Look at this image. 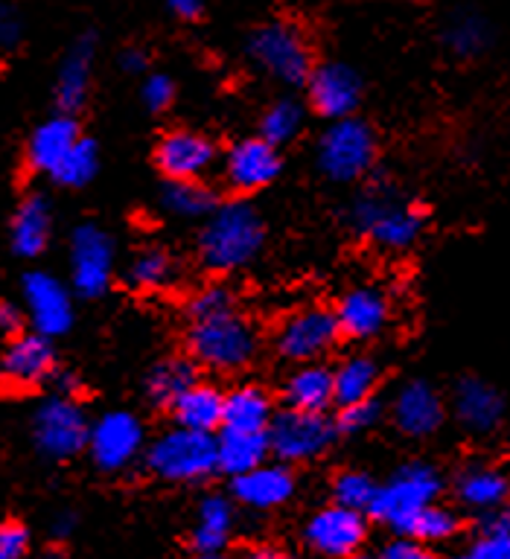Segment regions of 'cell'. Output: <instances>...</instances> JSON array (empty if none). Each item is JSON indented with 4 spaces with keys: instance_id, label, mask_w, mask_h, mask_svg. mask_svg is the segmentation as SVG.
Returning <instances> with one entry per match:
<instances>
[{
    "instance_id": "db71d44e",
    "label": "cell",
    "mask_w": 510,
    "mask_h": 559,
    "mask_svg": "<svg viewBox=\"0 0 510 559\" xmlns=\"http://www.w3.org/2000/svg\"><path fill=\"white\" fill-rule=\"evenodd\" d=\"M242 559H292V557L281 548H254V550H248V554H242Z\"/></svg>"
},
{
    "instance_id": "f35d334b",
    "label": "cell",
    "mask_w": 510,
    "mask_h": 559,
    "mask_svg": "<svg viewBox=\"0 0 510 559\" xmlns=\"http://www.w3.org/2000/svg\"><path fill=\"white\" fill-rule=\"evenodd\" d=\"M377 492L379 484L361 469H344L333 478V504H342L347 510L370 513Z\"/></svg>"
},
{
    "instance_id": "ffe728a7",
    "label": "cell",
    "mask_w": 510,
    "mask_h": 559,
    "mask_svg": "<svg viewBox=\"0 0 510 559\" xmlns=\"http://www.w3.org/2000/svg\"><path fill=\"white\" fill-rule=\"evenodd\" d=\"M391 417H394V426L408 437H429L435 435L443 419H447V408H443V400L440 393L431 388L429 382H405L394 396V405H391Z\"/></svg>"
},
{
    "instance_id": "52a82bcc",
    "label": "cell",
    "mask_w": 510,
    "mask_h": 559,
    "mask_svg": "<svg viewBox=\"0 0 510 559\" xmlns=\"http://www.w3.org/2000/svg\"><path fill=\"white\" fill-rule=\"evenodd\" d=\"M351 225L382 251H405L423 234V216L382 190L365 192L353 201Z\"/></svg>"
},
{
    "instance_id": "b9f144b4",
    "label": "cell",
    "mask_w": 510,
    "mask_h": 559,
    "mask_svg": "<svg viewBox=\"0 0 510 559\" xmlns=\"http://www.w3.org/2000/svg\"><path fill=\"white\" fill-rule=\"evenodd\" d=\"M379 419H382V405L370 396V400L353 402V405H342L339 417H335V428L342 435H361L377 426Z\"/></svg>"
},
{
    "instance_id": "d4e9b609",
    "label": "cell",
    "mask_w": 510,
    "mask_h": 559,
    "mask_svg": "<svg viewBox=\"0 0 510 559\" xmlns=\"http://www.w3.org/2000/svg\"><path fill=\"white\" fill-rule=\"evenodd\" d=\"M283 402H286V408L324 414L327 405L335 402L333 370L321 361L295 365V370L283 379Z\"/></svg>"
},
{
    "instance_id": "83f0119b",
    "label": "cell",
    "mask_w": 510,
    "mask_h": 559,
    "mask_svg": "<svg viewBox=\"0 0 510 559\" xmlns=\"http://www.w3.org/2000/svg\"><path fill=\"white\" fill-rule=\"evenodd\" d=\"M225 396L228 393H222L216 384L199 382L185 396H178L169 411H173L176 426L211 435L213 428H220L225 423Z\"/></svg>"
},
{
    "instance_id": "3957f363",
    "label": "cell",
    "mask_w": 510,
    "mask_h": 559,
    "mask_svg": "<svg viewBox=\"0 0 510 559\" xmlns=\"http://www.w3.org/2000/svg\"><path fill=\"white\" fill-rule=\"evenodd\" d=\"M146 469L167 484H195L220 472V437L193 428H169L146 445Z\"/></svg>"
},
{
    "instance_id": "277c9868",
    "label": "cell",
    "mask_w": 510,
    "mask_h": 559,
    "mask_svg": "<svg viewBox=\"0 0 510 559\" xmlns=\"http://www.w3.org/2000/svg\"><path fill=\"white\" fill-rule=\"evenodd\" d=\"M440 489H443V478H440V472L435 466L423 461L405 463L386 484H379L370 515L379 524L391 527L396 536H405V531L412 527L414 519L426 507L438 504Z\"/></svg>"
},
{
    "instance_id": "5b68a950",
    "label": "cell",
    "mask_w": 510,
    "mask_h": 559,
    "mask_svg": "<svg viewBox=\"0 0 510 559\" xmlns=\"http://www.w3.org/2000/svg\"><path fill=\"white\" fill-rule=\"evenodd\" d=\"M248 56L283 85H307L316 64V52L307 33L292 21H269L248 38Z\"/></svg>"
},
{
    "instance_id": "d6986e66",
    "label": "cell",
    "mask_w": 510,
    "mask_h": 559,
    "mask_svg": "<svg viewBox=\"0 0 510 559\" xmlns=\"http://www.w3.org/2000/svg\"><path fill=\"white\" fill-rule=\"evenodd\" d=\"M335 318H339V326H342L344 338H377L379 332L388 326L391 304H388L386 292H379L377 286L347 288L342 295V300L335 304Z\"/></svg>"
},
{
    "instance_id": "6f0895ef",
    "label": "cell",
    "mask_w": 510,
    "mask_h": 559,
    "mask_svg": "<svg viewBox=\"0 0 510 559\" xmlns=\"http://www.w3.org/2000/svg\"><path fill=\"white\" fill-rule=\"evenodd\" d=\"M351 559H382V557H368V554H356V557H351Z\"/></svg>"
},
{
    "instance_id": "f5cc1de1",
    "label": "cell",
    "mask_w": 510,
    "mask_h": 559,
    "mask_svg": "<svg viewBox=\"0 0 510 559\" xmlns=\"http://www.w3.org/2000/svg\"><path fill=\"white\" fill-rule=\"evenodd\" d=\"M50 382L56 384V391H59V396H76V391H80V379L73 373H68V370H62V373H54V379Z\"/></svg>"
},
{
    "instance_id": "9c48e42d",
    "label": "cell",
    "mask_w": 510,
    "mask_h": 559,
    "mask_svg": "<svg viewBox=\"0 0 510 559\" xmlns=\"http://www.w3.org/2000/svg\"><path fill=\"white\" fill-rule=\"evenodd\" d=\"M339 338H342V326L335 312L324 306H304L289 318H283L274 332V349L292 365H312L321 361Z\"/></svg>"
},
{
    "instance_id": "bcb514c9",
    "label": "cell",
    "mask_w": 510,
    "mask_h": 559,
    "mask_svg": "<svg viewBox=\"0 0 510 559\" xmlns=\"http://www.w3.org/2000/svg\"><path fill=\"white\" fill-rule=\"evenodd\" d=\"M473 545L484 559H510V533H482Z\"/></svg>"
},
{
    "instance_id": "7402d4cb",
    "label": "cell",
    "mask_w": 510,
    "mask_h": 559,
    "mask_svg": "<svg viewBox=\"0 0 510 559\" xmlns=\"http://www.w3.org/2000/svg\"><path fill=\"white\" fill-rule=\"evenodd\" d=\"M94 52H97L94 35H82L80 41L68 50L62 64H59V76H56V105H59V114H71L73 117L82 105L88 103Z\"/></svg>"
},
{
    "instance_id": "681fc988",
    "label": "cell",
    "mask_w": 510,
    "mask_h": 559,
    "mask_svg": "<svg viewBox=\"0 0 510 559\" xmlns=\"http://www.w3.org/2000/svg\"><path fill=\"white\" fill-rule=\"evenodd\" d=\"M120 68L126 73H143L150 68V52L141 50V47H126L123 56H120Z\"/></svg>"
},
{
    "instance_id": "cb8c5ba5",
    "label": "cell",
    "mask_w": 510,
    "mask_h": 559,
    "mask_svg": "<svg viewBox=\"0 0 510 559\" xmlns=\"http://www.w3.org/2000/svg\"><path fill=\"white\" fill-rule=\"evenodd\" d=\"M455 414L458 423L473 431V435H487L501 423L505 414V400L501 393L484 379L466 376L455 388Z\"/></svg>"
},
{
    "instance_id": "4fadbf2b",
    "label": "cell",
    "mask_w": 510,
    "mask_h": 559,
    "mask_svg": "<svg viewBox=\"0 0 510 559\" xmlns=\"http://www.w3.org/2000/svg\"><path fill=\"white\" fill-rule=\"evenodd\" d=\"M146 435L141 419L129 411H108L91 426L88 454L103 472H123L143 452Z\"/></svg>"
},
{
    "instance_id": "5bb4252c",
    "label": "cell",
    "mask_w": 510,
    "mask_h": 559,
    "mask_svg": "<svg viewBox=\"0 0 510 559\" xmlns=\"http://www.w3.org/2000/svg\"><path fill=\"white\" fill-rule=\"evenodd\" d=\"M24 312L38 335L56 338L73 326V297L62 280L47 271H29L21 283Z\"/></svg>"
},
{
    "instance_id": "74e56055",
    "label": "cell",
    "mask_w": 510,
    "mask_h": 559,
    "mask_svg": "<svg viewBox=\"0 0 510 559\" xmlns=\"http://www.w3.org/2000/svg\"><path fill=\"white\" fill-rule=\"evenodd\" d=\"M99 169V148L97 143L91 138H82L73 152L64 157L62 164L56 166V173L50 175L56 183H62V187H85V183L94 181V175Z\"/></svg>"
},
{
    "instance_id": "60d3db41",
    "label": "cell",
    "mask_w": 510,
    "mask_h": 559,
    "mask_svg": "<svg viewBox=\"0 0 510 559\" xmlns=\"http://www.w3.org/2000/svg\"><path fill=\"white\" fill-rule=\"evenodd\" d=\"M187 309H190L193 321H204V318H220V314L234 312L237 300H234V292L225 283H211V286H202L190 297Z\"/></svg>"
},
{
    "instance_id": "e0dca14e",
    "label": "cell",
    "mask_w": 510,
    "mask_h": 559,
    "mask_svg": "<svg viewBox=\"0 0 510 559\" xmlns=\"http://www.w3.org/2000/svg\"><path fill=\"white\" fill-rule=\"evenodd\" d=\"M155 164L169 181H202V175L216 164V146L199 131H167L155 148Z\"/></svg>"
},
{
    "instance_id": "8fae6325",
    "label": "cell",
    "mask_w": 510,
    "mask_h": 559,
    "mask_svg": "<svg viewBox=\"0 0 510 559\" xmlns=\"http://www.w3.org/2000/svg\"><path fill=\"white\" fill-rule=\"evenodd\" d=\"M115 277V242L99 225H80L71 236V286L80 297L106 295Z\"/></svg>"
},
{
    "instance_id": "11a10c76",
    "label": "cell",
    "mask_w": 510,
    "mask_h": 559,
    "mask_svg": "<svg viewBox=\"0 0 510 559\" xmlns=\"http://www.w3.org/2000/svg\"><path fill=\"white\" fill-rule=\"evenodd\" d=\"M452 559H484L482 554H478V548H475V545H470V548L464 550V554H458V557H452Z\"/></svg>"
},
{
    "instance_id": "2e32d148",
    "label": "cell",
    "mask_w": 510,
    "mask_h": 559,
    "mask_svg": "<svg viewBox=\"0 0 510 559\" xmlns=\"http://www.w3.org/2000/svg\"><path fill=\"white\" fill-rule=\"evenodd\" d=\"M281 152L265 138L239 140L225 155V181L234 192H260L281 175Z\"/></svg>"
},
{
    "instance_id": "ee69618b",
    "label": "cell",
    "mask_w": 510,
    "mask_h": 559,
    "mask_svg": "<svg viewBox=\"0 0 510 559\" xmlns=\"http://www.w3.org/2000/svg\"><path fill=\"white\" fill-rule=\"evenodd\" d=\"M29 550V531L10 519L0 527V559H24Z\"/></svg>"
},
{
    "instance_id": "30bf717a",
    "label": "cell",
    "mask_w": 510,
    "mask_h": 559,
    "mask_svg": "<svg viewBox=\"0 0 510 559\" xmlns=\"http://www.w3.org/2000/svg\"><path fill=\"white\" fill-rule=\"evenodd\" d=\"M335 431V423H330L324 414L286 408L272 419L269 443L281 463H307L330 449Z\"/></svg>"
},
{
    "instance_id": "f907efd6",
    "label": "cell",
    "mask_w": 510,
    "mask_h": 559,
    "mask_svg": "<svg viewBox=\"0 0 510 559\" xmlns=\"http://www.w3.org/2000/svg\"><path fill=\"white\" fill-rule=\"evenodd\" d=\"M21 38V21L12 15V9H3V24H0V41L3 47H15Z\"/></svg>"
},
{
    "instance_id": "44dd1931",
    "label": "cell",
    "mask_w": 510,
    "mask_h": 559,
    "mask_svg": "<svg viewBox=\"0 0 510 559\" xmlns=\"http://www.w3.org/2000/svg\"><path fill=\"white\" fill-rule=\"evenodd\" d=\"M230 496L248 510H260V513L277 510L295 496V475L286 463H263V466L234 478Z\"/></svg>"
},
{
    "instance_id": "484cf974",
    "label": "cell",
    "mask_w": 510,
    "mask_h": 559,
    "mask_svg": "<svg viewBox=\"0 0 510 559\" xmlns=\"http://www.w3.org/2000/svg\"><path fill=\"white\" fill-rule=\"evenodd\" d=\"M455 496L473 513H496L508 504L510 480L505 472L475 463L455 478Z\"/></svg>"
},
{
    "instance_id": "4dcf8cb0",
    "label": "cell",
    "mask_w": 510,
    "mask_h": 559,
    "mask_svg": "<svg viewBox=\"0 0 510 559\" xmlns=\"http://www.w3.org/2000/svg\"><path fill=\"white\" fill-rule=\"evenodd\" d=\"M272 419V396L257 384H239L225 396L222 428L228 431H269Z\"/></svg>"
},
{
    "instance_id": "9a60e30c",
    "label": "cell",
    "mask_w": 510,
    "mask_h": 559,
    "mask_svg": "<svg viewBox=\"0 0 510 559\" xmlns=\"http://www.w3.org/2000/svg\"><path fill=\"white\" fill-rule=\"evenodd\" d=\"M307 96L312 111L327 120H344L361 103V79L359 73L342 61H321L307 82Z\"/></svg>"
},
{
    "instance_id": "e575fe53",
    "label": "cell",
    "mask_w": 510,
    "mask_h": 559,
    "mask_svg": "<svg viewBox=\"0 0 510 559\" xmlns=\"http://www.w3.org/2000/svg\"><path fill=\"white\" fill-rule=\"evenodd\" d=\"M443 44L449 47L452 56L458 59H478L487 47H490V26L482 15L473 12H458L443 29Z\"/></svg>"
},
{
    "instance_id": "ac0fdd59",
    "label": "cell",
    "mask_w": 510,
    "mask_h": 559,
    "mask_svg": "<svg viewBox=\"0 0 510 559\" xmlns=\"http://www.w3.org/2000/svg\"><path fill=\"white\" fill-rule=\"evenodd\" d=\"M3 379L12 388H38L54 379L56 353L47 335L29 332V335H15L3 349L0 358Z\"/></svg>"
},
{
    "instance_id": "f6af8a7d",
    "label": "cell",
    "mask_w": 510,
    "mask_h": 559,
    "mask_svg": "<svg viewBox=\"0 0 510 559\" xmlns=\"http://www.w3.org/2000/svg\"><path fill=\"white\" fill-rule=\"evenodd\" d=\"M382 559H440L431 545L420 539H412V536H396L382 548Z\"/></svg>"
},
{
    "instance_id": "9f6ffc18",
    "label": "cell",
    "mask_w": 510,
    "mask_h": 559,
    "mask_svg": "<svg viewBox=\"0 0 510 559\" xmlns=\"http://www.w3.org/2000/svg\"><path fill=\"white\" fill-rule=\"evenodd\" d=\"M187 559H228V557H222V554H202V550H195L193 557H187Z\"/></svg>"
},
{
    "instance_id": "7bdbcfd3",
    "label": "cell",
    "mask_w": 510,
    "mask_h": 559,
    "mask_svg": "<svg viewBox=\"0 0 510 559\" xmlns=\"http://www.w3.org/2000/svg\"><path fill=\"white\" fill-rule=\"evenodd\" d=\"M141 99L146 105V111H167L169 105L176 103V82L167 73H150L141 87Z\"/></svg>"
},
{
    "instance_id": "836d02e7",
    "label": "cell",
    "mask_w": 510,
    "mask_h": 559,
    "mask_svg": "<svg viewBox=\"0 0 510 559\" xmlns=\"http://www.w3.org/2000/svg\"><path fill=\"white\" fill-rule=\"evenodd\" d=\"M161 204L176 218H211L220 207L216 192L202 181H169L161 192Z\"/></svg>"
},
{
    "instance_id": "7c38bea8",
    "label": "cell",
    "mask_w": 510,
    "mask_h": 559,
    "mask_svg": "<svg viewBox=\"0 0 510 559\" xmlns=\"http://www.w3.org/2000/svg\"><path fill=\"white\" fill-rule=\"evenodd\" d=\"M368 539V519L359 510H347L342 504H330L309 515L304 527V542L312 554L324 559L356 557Z\"/></svg>"
},
{
    "instance_id": "680465c9",
    "label": "cell",
    "mask_w": 510,
    "mask_h": 559,
    "mask_svg": "<svg viewBox=\"0 0 510 559\" xmlns=\"http://www.w3.org/2000/svg\"><path fill=\"white\" fill-rule=\"evenodd\" d=\"M414 3H420V0H414Z\"/></svg>"
},
{
    "instance_id": "d6a6232c",
    "label": "cell",
    "mask_w": 510,
    "mask_h": 559,
    "mask_svg": "<svg viewBox=\"0 0 510 559\" xmlns=\"http://www.w3.org/2000/svg\"><path fill=\"white\" fill-rule=\"evenodd\" d=\"M335 379V402L353 405V402L370 400L379 382V365L370 356H347L333 370Z\"/></svg>"
},
{
    "instance_id": "7dc6e473",
    "label": "cell",
    "mask_w": 510,
    "mask_h": 559,
    "mask_svg": "<svg viewBox=\"0 0 510 559\" xmlns=\"http://www.w3.org/2000/svg\"><path fill=\"white\" fill-rule=\"evenodd\" d=\"M24 318H27V312L15 309V304L0 306V330L7 332V335H12V338H15V335H21Z\"/></svg>"
},
{
    "instance_id": "c3c4849f",
    "label": "cell",
    "mask_w": 510,
    "mask_h": 559,
    "mask_svg": "<svg viewBox=\"0 0 510 559\" xmlns=\"http://www.w3.org/2000/svg\"><path fill=\"white\" fill-rule=\"evenodd\" d=\"M164 3L181 21H199L204 15V0H164Z\"/></svg>"
},
{
    "instance_id": "8992f818",
    "label": "cell",
    "mask_w": 510,
    "mask_h": 559,
    "mask_svg": "<svg viewBox=\"0 0 510 559\" xmlns=\"http://www.w3.org/2000/svg\"><path fill=\"white\" fill-rule=\"evenodd\" d=\"M318 169L335 183L359 181L377 160V134L359 117H344L327 126L316 148Z\"/></svg>"
},
{
    "instance_id": "f1b7e54d",
    "label": "cell",
    "mask_w": 510,
    "mask_h": 559,
    "mask_svg": "<svg viewBox=\"0 0 510 559\" xmlns=\"http://www.w3.org/2000/svg\"><path fill=\"white\" fill-rule=\"evenodd\" d=\"M234 519L237 515H234V504L228 496H220V492L204 496L195 510L193 548L202 554H222L234 533Z\"/></svg>"
},
{
    "instance_id": "7a4b0ae2",
    "label": "cell",
    "mask_w": 510,
    "mask_h": 559,
    "mask_svg": "<svg viewBox=\"0 0 510 559\" xmlns=\"http://www.w3.org/2000/svg\"><path fill=\"white\" fill-rule=\"evenodd\" d=\"M187 349L195 365L216 370V373H237L254 361L260 349L257 326L237 309L220 318L193 321L187 330Z\"/></svg>"
},
{
    "instance_id": "f546056e",
    "label": "cell",
    "mask_w": 510,
    "mask_h": 559,
    "mask_svg": "<svg viewBox=\"0 0 510 559\" xmlns=\"http://www.w3.org/2000/svg\"><path fill=\"white\" fill-rule=\"evenodd\" d=\"M272 452L269 431H228L222 428L220 435V472L239 478L246 472L263 466Z\"/></svg>"
},
{
    "instance_id": "8d00e7d4",
    "label": "cell",
    "mask_w": 510,
    "mask_h": 559,
    "mask_svg": "<svg viewBox=\"0 0 510 559\" xmlns=\"http://www.w3.org/2000/svg\"><path fill=\"white\" fill-rule=\"evenodd\" d=\"M304 129V108L295 99H277L265 108L260 120V138H265L272 146H286Z\"/></svg>"
},
{
    "instance_id": "603a6c76",
    "label": "cell",
    "mask_w": 510,
    "mask_h": 559,
    "mask_svg": "<svg viewBox=\"0 0 510 559\" xmlns=\"http://www.w3.org/2000/svg\"><path fill=\"white\" fill-rule=\"evenodd\" d=\"M80 126L71 114H56L47 122H41L27 143V164L33 173L54 175L56 166L71 155L73 146L80 143Z\"/></svg>"
},
{
    "instance_id": "d590c367",
    "label": "cell",
    "mask_w": 510,
    "mask_h": 559,
    "mask_svg": "<svg viewBox=\"0 0 510 559\" xmlns=\"http://www.w3.org/2000/svg\"><path fill=\"white\" fill-rule=\"evenodd\" d=\"M126 280H129V286L143 288V292H158L176 280V262L164 248H143L129 265Z\"/></svg>"
},
{
    "instance_id": "1f68e13d",
    "label": "cell",
    "mask_w": 510,
    "mask_h": 559,
    "mask_svg": "<svg viewBox=\"0 0 510 559\" xmlns=\"http://www.w3.org/2000/svg\"><path fill=\"white\" fill-rule=\"evenodd\" d=\"M193 384H199L195 361H187V358H167V361L152 367V373L146 376L150 400L155 405H164V408H173V402L185 396Z\"/></svg>"
},
{
    "instance_id": "816d5d0a",
    "label": "cell",
    "mask_w": 510,
    "mask_h": 559,
    "mask_svg": "<svg viewBox=\"0 0 510 559\" xmlns=\"http://www.w3.org/2000/svg\"><path fill=\"white\" fill-rule=\"evenodd\" d=\"M73 531H76V515H73L71 510H64V513L56 515L54 524H50V536H54V539H68Z\"/></svg>"
},
{
    "instance_id": "ab89813d",
    "label": "cell",
    "mask_w": 510,
    "mask_h": 559,
    "mask_svg": "<svg viewBox=\"0 0 510 559\" xmlns=\"http://www.w3.org/2000/svg\"><path fill=\"white\" fill-rule=\"evenodd\" d=\"M458 531H461V515L443 504H431L414 519L405 536L426 542V545H435V542H449Z\"/></svg>"
},
{
    "instance_id": "ba28073f",
    "label": "cell",
    "mask_w": 510,
    "mask_h": 559,
    "mask_svg": "<svg viewBox=\"0 0 510 559\" xmlns=\"http://www.w3.org/2000/svg\"><path fill=\"white\" fill-rule=\"evenodd\" d=\"M33 443L50 461H71L91 443V423L73 396H50L33 414Z\"/></svg>"
},
{
    "instance_id": "6da1fadb",
    "label": "cell",
    "mask_w": 510,
    "mask_h": 559,
    "mask_svg": "<svg viewBox=\"0 0 510 559\" xmlns=\"http://www.w3.org/2000/svg\"><path fill=\"white\" fill-rule=\"evenodd\" d=\"M265 225L248 201H225L213 210L199 234V260L211 271H237L257 260Z\"/></svg>"
},
{
    "instance_id": "4316f807",
    "label": "cell",
    "mask_w": 510,
    "mask_h": 559,
    "mask_svg": "<svg viewBox=\"0 0 510 559\" xmlns=\"http://www.w3.org/2000/svg\"><path fill=\"white\" fill-rule=\"evenodd\" d=\"M50 204H47L45 195H27L15 207V216H12L10 225V245L12 251L24 257V260H33L38 253L45 251L47 242H50Z\"/></svg>"
}]
</instances>
